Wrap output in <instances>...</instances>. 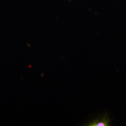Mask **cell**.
Listing matches in <instances>:
<instances>
[{"instance_id":"1","label":"cell","mask_w":126,"mask_h":126,"mask_svg":"<svg viewBox=\"0 0 126 126\" xmlns=\"http://www.w3.org/2000/svg\"><path fill=\"white\" fill-rule=\"evenodd\" d=\"M110 119L108 115L105 114L102 117H99L98 119L94 120L90 122L86 126H109Z\"/></svg>"}]
</instances>
